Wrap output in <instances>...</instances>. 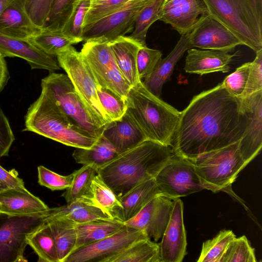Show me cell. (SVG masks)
Returning <instances> with one entry per match:
<instances>
[{"label": "cell", "instance_id": "30", "mask_svg": "<svg viewBox=\"0 0 262 262\" xmlns=\"http://www.w3.org/2000/svg\"><path fill=\"white\" fill-rule=\"evenodd\" d=\"M119 154L102 135L90 148H76L72 156L76 163L92 165L97 169L107 164Z\"/></svg>", "mask_w": 262, "mask_h": 262}, {"label": "cell", "instance_id": "48", "mask_svg": "<svg viewBox=\"0 0 262 262\" xmlns=\"http://www.w3.org/2000/svg\"><path fill=\"white\" fill-rule=\"evenodd\" d=\"M14 140L8 119L0 107V158L8 155Z\"/></svg>", "mask_w": 262, "mask_h": 262}, {"label": "cell", "instance_id": "50", "mask_svg": "<svg viewBox=\"0 0 262 262\" xmlns=\"http://www.w3.org/2000/svg\"><path fill=\"white\" fill-rule=\"evenodd\" d=\"M9 78V74L5 57L0 54V92L7 83Z\"/></svg>", "mask_w": 262, "mask_h": 262}, {"label": "cell", "instance_id": "39", "mask_svg": "<svg viewBox=\"0 0 262 262\" xmlns=\"http://www.w3.org/2000/svg\"><path fill=\"white\" fill-rule=\"evenodd\" d=\"M254 249L245 235L229 244L221 262H256Z\"/></svg>", "mask_w": 262, "mask_h": 262}, {"label": "cell", "instance_id": "19", "mask_svg": "<svg viewBox=\"0 0 262 262\" xmlns=\"http://www.w3.org/2000/svg\"><path fill=\"white\" fill-rule=\"evenodd\" d=\"M0 54L5 57H17L27 61L31 69H43L53 72L60 69L55 56L49 55L27 40L0 34Z\"/></svg>", "mask_w": 262, "mask_h": 262}, {"label": "cell", "instance_id": "38", "mask_svg": "<svg viewBox=\"0 0 262 262\" xmlns=\"http://www.w3.org/2000/svg\"><path fill=\"white\" fill-rule=\"evenodd\" d=\"M91 0H77L70 17L64 25L61 31L65 35L83 41L84 23L89 10Z\"/></svg>", "mask_w": 262, "mask_h": 262}, {"label": "cell", "instance_id": "27", "mask_svg": "<svg viewBox=\"0 0 262 262\" xmlns=\"http://www.w3.org/2000/svg\"><path fill=\"white\" fill-rule=\"evenodd\" d=\"M45 217L66 219L76 224L98 219L113 218L91 200L85 198L76 200L64 206L49 208Z\"/></svg>", "mask_w": 262, "mask_h": 262}, {"label": "cell", "instance_id": "52", "mask_svg": "<svg viewBox=\"0 0 262 262\" xmlns=\"http://www.w3.org/2000/svg\"><path fill=\"white\" fill-rule=\"evenodd\" d=\"M258 14L262 16V0H251Z\"/></svg>", "mask_w": 262, "mask_h": 262}, {"label": "cell", "instance_id": "8", "mask_svg": "<svg viewBox=\"0 0 262 262\" xmlns=\"http://www.w3.org/2000/svg\"><path fill=\"white\" fill-rule=\"evenodd\" d=\"M41 92L52 100L76 124L90 135L98 138L103 129L93 121L67 74L51 72L41 82Z\"/></svg>", "mask_w": 262, "mask_h": 262}, {"label": "cell", "instance_id": "33", "mask_svg": "<svg viewBox=\"0 0 262 262\" xmlns=\"http://www.w3.org/2000/svg\"><path fill=\"white\" fill-rule=\"evenodd\" d=\"M27 244L38 256V262H59L55 243L45 220L28 235Z\"/></svg>", "mask_w": 262, "mask_h": 262}, {"label": "cell", "instance_id": "46", "mask_svg": "<svg viewBox=\"0 0 262 262\" xmlns=\"http://www.w3.org/2000/svg\"><path fill=\"white\" fill-rule=\"evenodd\" d=\"M53 0H25L26 11L32 21L42 28L48 16Z\"/></svg>", "mask_w": 262, "mask_h": 262}, {"label": "cell", "instance_id": "29", "mask_svg": "<svg viewBox=\"0 0 262 262\" xmlns=\"http://www.w3.org/2000/svg\"><path fill=\"white\" fill-rule=\"evenodd\" d=\"M45 220L54 239L59 262H64L74 251L76 245V223L68 219L58 217H45Z\"/></svg>", "mask_w": 262, "mask_h": 262}, {"label": "cell", "instance_id": "2", "mask_svg": "<svg viewBox=\"0 0 262 262\" xmlns=\"http://www.w3.org/2000/svg\"><path fill=\"white\" fill-rule=\"evenodd\" d=\"M173 155L171 146L146 140L97 171L119 199L140 183L155 178Z\"/></svg>", "mask_w": 262, "mask_h": 262}, {"label": "cell", "instance_id": "36", "mask_svg": "<svg viewBox=\"0 0 262 262\" xmlns=\"http://www.w3.org/2000/svg\"><path fill=\"white\" fill-rule=\"evenodd\" d=\"M232 231L224 229L204 242L198 262H221L231 242L235 237Z\"/></svg>", "mask_w": 262, "mask_h": 262}, {"label": "cell", "instance_id": "32", "mask_svg": "<svg viewBox=\"0 0 262 262\" xmlns=\"http://www.w3.org/2000/svg\"><path fill=\"white\" fill-rule=\"evenodd\" d=\"M28 40L45 53L53 56H57L72 45L80 42L65 35L61 31L44 28Z\"/></svg>", "mask_w": 262, "mask_h": 262}, {"label": "cell", "instance_id": "17", "mask_svg": "<svg viewBox=\"0 0 262 262\" xmlns=\"http://www.w3.org/2000/svg\"><path fill=\"white\" fill-rule=\"evenodd\" d=\"M173 200L170 217L159 243L161 262H181L186 253L183 203L179 198Z\"/></svg>", "mask_w": 262, "mask_h": 262}, {"label": "cell", "instance_id": "9", "mask_svg": "<svg viewBox=\"0 0 262 262\" xmlns=\"http://www.w3.org/2000/svg\"><path fill=\"white\" fill-rule=\"evenodd\" d=\"M80 53L98 84L126 102L130 87L119 69L109 42L102 38L89 39Z\"/></svg>", "mask_w": 262, "mask_h": 262}, {"label": "cell", "instance_id": "26", "mask_svg": "<svg viewBox=\"0 0 262 262\" xmlns=\"http://www.w3.org/2000/svg\"><path fill=\"white\" fill-rule=\"evenodd\" d=\"M190 48L189 33L181 35L172 51L162 59L152 73L142 81L146 88L156 96L161 98L164 84L169 80L178 61L185 51Z\"/></svg>", "mask_w": 262, "mask_h": 262}, {"label": "cell", "instance_id": "34", "mask_svg": "<svg viewBox=\"0 0 262 262\" xmlns=\"http://www.w3.org/2000/svg\"><path fill=\"white\" fill-rule=\"evenodd\" d=\"M73 173L71 185L61 196L67 203L81 198L90 199L91 184L97 173V168L92 165H83Z\"/></svg>", "mask_w": 262, "mask_h": 262}, {"label": "cell", "instance_id": "6", "mask_svg": "<svg viewBox=\"0 0 262 262\" xmlns=\"http://www.w3.org/2000/svg\"><path fill=\"white\" fill-rule=\"evenodd\" d=\"M205 189L230 192L231 184L248 164L239 150V141L202 154L191 161Z\"/></svg>", "mask_w": 262, "mask_h": 262}, {"label": "cell", "instance_id": "11", "mask_svg": "<svg viewBox=\"0 0 262 262\" xmlns=\"http://www.w3.org/2000/svg\"><path fill=\"white\" fill-rule=\"evenodd\" d=\"M154 179L162 194L172 200L205 189L193 163L174 155Z\"/></svg>", "mask_w": 262, "mask_h": 262}, {"label": "cell", "instance_id": "20", "mask_svg": "<svg viewBox=\"0 0 262 262\" xmlns=\"http://www.w3.org/2000/svg\"><path fill=\"white\" fill-rule=\"evenodd\" d=\"M101 135L105 137L121 154L147 140L145 134L129 113L119 119L108 123Z\"/></svg>", "mask_w": 262, "mask_h": 262}, {"label": "cell", "instance_id": "43", "mask_svg": "<svg viewBox=\"0 0 262 262\" xmlns=\"http://www.w3.org/2000/svg\"><path fill=\"white\" fill-rule=\"evenodd\" d=\"M251 64V62L244 63L227 76L222 82L224 88L232 96L243 98Z\"/></svg>", "mask_w": 262, "mask_h": 262}, {"label": "cell", "instance_id": "13", "mask_svg": "<svg viewBox=\"0 0 262 262\" xmlns=\"http://www.w3.org/2000/svg\"><path fill=\"white\" fill-rule=\"evenodd\" d=\"M151 0H129L116 11L84 30L83 41L102 38L108 42L132 32L140 11Z\"/></svg>", "mask_w": 262, "mask_h": 262}, {"label": "cell", "instance_id": "47", "mask_svg": "<svg viewBox=\"0 0 262 262\" xmlns=\"http://www.w3.org/2000/svg\"><path fill=\"white\" fill-rule=\"evenodd\" d=\"M256 53L255 59L251 62L243 98L262 90V50Z\"/></svg>", "mask_w": 262, "mask_h": 262}, {"label": "cell", "instance_id": "22", "mask_svg": "<svg viewBox=\"0 0 262 262\" xmlns=\"http://www.w3.org/2000/svg\"><path fill=\"white\" fill-rule=\"evenodd\" d=\"M235 54L215 50L190 48L187 50L184 70L186 73L201 75L217 72L227 73Z\"/></svg>", "mask_w": 262, "mask_h": 262}, {"label": "cell", "instance_id": "14", "mask_svg": "<svg viewBox=\"0 0 262 262\" xmlns=\"http://www.w3.org/2000/svg\"><path fill=\"white\" fill-rule=\"evenodd\" d=\"M191 48L230 52L243 43L208 12L202 14L189 33Z\"/></svg>", "mask_w": 262, "mask_h": 262}, {"label": "cell", "instance_id": "23", "mask_svg": "<svg viewBox=\"0 0 262 262\" xmlns=\"http://www.w3.org/2000/svg\"><path fill=\"white\" fill-rule=\"evenodd\" d=\"M25 0H15L0 15V34L28 40L42 28L35 26L28 15Z\"/></svg>", "mask_w": 262, "mask_h": 262}, {"label": "cell", "instance_id": "49", "mask_svg": "<svg viewBox=\"0 0 262 262\" xmlns=\"http://www.w3.org/2000/svg\"><path fill=\"white\" fill-rule=\"evenodd\" d=\"M0 182L8 188L24 187L23 180L18 177L16 171H7L0 165Z\"/></svg>", "mask_w": 262, "mask_h": 262}, {"label": "cell", "instance_id": "31", "mask_svg": "<svg viewBox=\"0 0 262 262\" xmlns=\"http://www.w3.org/2000/svg\"><path fill=\"white\" fill-rule=\"evenodd\" d=\"M106 262H161L159 243L148 238L138 241Z\"/></svg>", "mask_w": 262, "mask_h": 262}, {"label": "cell", "instance_id": "28", "mask_svg": "<svg viewBox=\"0 0 262 262\" xmlns=\"http://www.w3.org/2000/svg\"><path fill=\"white\" fill-rule=\"evenodd\" d=\"M124 226V223L115 218L98 219L76 224L77 240L74 250L112 235Z\"/></svg>", "mask_w": 262, "mask_h": 262}, {"label": "cell", "instance_id": "25", "mask_svg": "<svg viewBox=\"0 0 262 262\" xmlns=\"http://www.w3.org/2000/svg\"><path fill=\"white\" fill-rule=\"evenodd\" d=\"M119 69L127 84L132 87L141 80L137 68L138 52L143 45L129 36H120L109 42Z\"/></svg>", "mask_w": 262, "mask_h": 262}, {"label": "cell", "instance_id": "24", "mask_svg": "<svg viewBox=\"0 0 262 262\" xmlns=\"http://www.w3.org/2000/svg\"><path fill=\"white\" fill-rule=\"evenodd\" d=\"M49 209L25 186L7 188L0 191V213L21 215L43 212Z\"/></svg>", "mask_w": 262, "mask_h": 262}, {"label": "cell", "instance_id": "37", "mask_svg": "<svg viewBox=\"0 0 262 262\" xmlns=\"http://www.w3.org/2000/svg\"><path fill=\"white\" fill-rule=\"evenodd\" d=\"M90 200L110 215L112 211L119 206L118 198L98 173L92 182Z\"/></svg>", "mask_w": 262, "mask_h": 262}, {"label": "cell", "instance_id": "45", "mask_svg": "<svg viewBox=\"0 0 262 262\" xmlns=\"http://www.w3.org/2000/svg\"><path fill=\"white\" fill-rule=\"evenodd\" d=\"M38 170V182L51 190L67 189L72 183L74 173L68 176H62L51 171L43 166H39Z\"/></svg>", "mask_w": 262, "mask_h": 262}, {"label": "cell", "instance_id": "16", "mask_svg": "<svg viewBox=\"0 0 262 262\" xmlns=\"http://www.w3.org/2000/svg\"><path fill=\"white\" fill-rule=\"evenodd\" d=\"M242 99L249 123L239 141V150L248 164L259 153L262 146V90Z\"/></svg>", "mask_w": 262, "mask_h": 262}, {"label": "cell", "instance_id": "40", "mask_svg": "<svg viewBox=\"0 0 262 262\" xmlns=\"http://www.w3.org/2000/svg\"><path fill=\"white\" fill-rule=\"evenodd\" d=\"M77 0H53L50 11L42 28L61 31Z\"/></svg>", "mask_w": 262, "mask_h": 262}, {"label": "cell", "instance_id": "10", "mask_svg": "<svg viewBox=\"0 0 262 262\" xmlns=\"http://www.w3.org/2000/svg\"><path fill=\"white\" fill-rule=\"evenodd\" d=\"M46 211L21 215L0 213V262L27 261L24 256L27 237L44 223Z\"/></svg>", "mask_w": 262, "mask_h": 262}, {"label": "cell", "instance_id": "41", "mask_svg": "<svg viewBox=\"0 0 262 262\" xmlns=\"http://www.w3.org/2000/svg\"><path fill=\"white\" fill-rule=\"evenodd\" d=\"M129 0H91L84 23V29L98 20L116 11Z\"/></svg>", "mask_w": 262, "mask_h": 262}, {"label": "cell", "instance_id": "35", "mask_svg": "<svg viewBox=\"0 0 262 262\" xmlns=\"http://www.w3.org/2000/svg\"><path fill=\"white\" fill-rule=\"evenodd\" d=\"M164 0H151L140 11L136 19L133 31L129 36L146 45V36L150 26L162 17Z\"/></svg>", "mask_w": 262, "mask_h": 262}, {"label": "cell", "instance_id": "4", "mask_svg": "<svg viewBox=\"0 0 262 262\" xmlns=\"http://www.w3.org/2000/svg\"><path fill=\"white\" fill-rule=\"evenodd\" d=\"M25 126L23 131L33 132L75 148H90L98 139L80 128L42 93L28 108Z\"/></svg>", "mask_w": 262, "mask_h": 262}, {"label": "cell", "instance_id": "12", "mask_svg": "<svg viewBox=\"0 0 262 262\" xmlns=\"http://www.w3.org/2000/svg\"><path fill=\"white\" fill-rule=\"evenodd\" d=\"M148 238L143 230L124 225L113 234L74 250L64 262H106L135 242Z\"/></svg>", "mask_w": 262, "mask_h": 262}, {"label": "cell", "instance_id": "42", "mask_svg": "<svg viewBox=\"0 0 262 262\" xmlns=\"http://www.w3.org/2000/svg\"><path fill=\"white\" fill-rule=\"evenodd\" d=\"M97 93L102 106L112 121L119 119L125 114L126 103L120 97L99 85Z\"/></svg>", "mask_w": 262, "mask_h": 262}, {"label": "cell", "instance_id": "1", "mask_svg": "<svg viewBox=\"0 0 262 262\" xmlns=\"http://www.w3.org/2000/svg\"><path fill=\"white\" fill-rule=\"evenodd\" d=\"M242 99L222 83L195 96L182 112L171 147L190 161L238 142L248 125Z\"/></svg>", "mask_w": 262, "mask_h": 262}, {"label": "cell", "instance_id": "44", "mask_svg": "<svg viewBox=\"0 0 262 262\" xmlns=\"http://www.w3.org/2000/svg\"><path fill=\"white\" fill-rule=\"evenodd\" d=\"M162 52L143 45L139 49L137 58V68L139 79L148 77L162 59Z\"/></svg>", "mask_w": 262, "mask_h": 262}, {"label": "cell", "instance_id": "15", "mask_svg": "<svg viewBox=\"0 0 262 262\" xmlns=\"http://www.w3.org/2000/svg\"><path fill=\"white\" fill-rule=\"evenodd\" d=\"M173 200L163 194L150 200L134 217L124 223L127 226L143 230L147 237L158 242L169 222Z\"/></svg>", "mask_w": 262, "mask_h": 262}, {"label": "cell", "instance_id": "51", "mask_svg": "<svg viewBox=\"0 0 262 262\" xmlns=\"http://www.w3.org/2000/svg\"><path fill=\"white\" fill-rule=\"evenodd\" d=\"M15 0H0V15Z\"/></svg>", "mask_w": 262, "mask_h": 262}, {"label": "cell", "instance_id": "5", "mask_svg": "<svg viewBox=\"0 0 262 262\" xmlns=\"http://www.w3.org/2000/svg\"><path fill=\"white\" fill-rule=\"evenodd\" d=\"M208 13L243 44L262 50V16L251 0H203Z\"/></svg>", "mask_w": 262, "mask_h": 262}, {"label": "cell", "instance_id": "53", "mask_svg": "<svg viewBox=\"0 0 262 262\" xmlns=\"http://www.w3.org/2000/svg\"><path fill=\"white\" fill-rule=\"evenodd\" d=\"M7 188L8 187L5 185H4V184H3L2 183H1L0 182V191H2Z\"/></svg>", "mask_w": 262, "mask_h": 262}, {"label": "cell", "instance_id": "18", "mask_svg": "<svg viewBox=\"0 0 262 262\" xmlns=\"http://www.w3.org/2000/svg\"><path fill=\"white\" fill-rule=\"evenodd\" d=\"M207 12L203 0H164L160 20L183 35L189 33L199 17Z\"/></svg>", "mask_w": 262, "mask_h": 262}, {"label": "cell", "instance_id": "3", "mask_svg": "<svg viewBox=\"0 0 262 262\" xmlns=\"http://www.w3.org/2000/svg\"><path fill=\"white\" fill-rule=\"evenodd\" d=\"M126 103L147 140L171 146L180 112L149 92L142 80L130 88Z\"/></svg>", "mask_w": 262, "mask_h": 262}, {"label": "cell", "instance_id": "7", "mask_svg": "<svg viewBox=\"0 0 262 262\" xmlns=\"http://www.w3.org/2000/svg\"><path fill=\"white\" fill-rule=\"evenodd\" d=\"M61 68L66 72L95 124L103 127L112 121L99 100V85L80 52L72 46L57 56Z\"/></svg>", "mask_w": 262, "mask_h": 262}, {"label": "cell", "instance_id": "21", "mask_svg": "<svg viewBox=\"0 0 262 262\" xmlns=\"http://www.w3.org/2000/svg\"><path fill=\"white\" fill-rule=\"evenodd\" d=\"M162 194L155 179L136 186L119 199V206L111 212V215L123 223L135 216L152 199Z\"/></svg>", "mask_w": 262, "mask_h": 262}]
</instances>
